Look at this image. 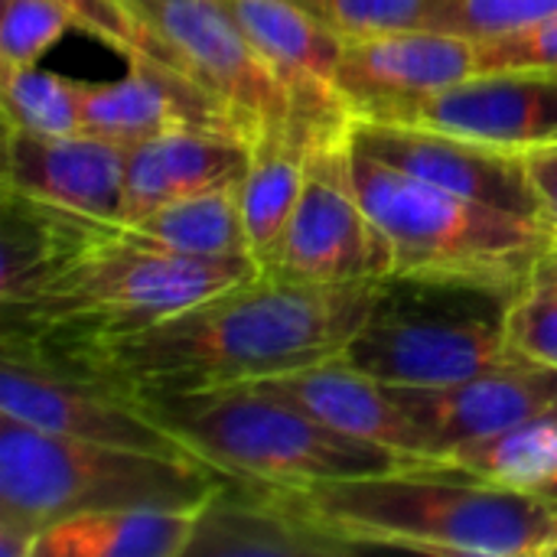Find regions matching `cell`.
<instances>
[{
  "label": "cell",
  "instance_id": "22",
  "mask_svg": "<svg viewBox=\"0 0 557 557\" xmlns=\"http://www.w3.org/2000/svg\"><path fill=\"white\" fill-rule=\"evenodd\" d=\"M199 509H104L49 525L33 557H183Z\"/></svg>",
  "mask_w": 557,
  "mask_h": 557
},
{
  "label": "cell",
  "instance_id": "18",
  "mask_svg": "<svg viewBox=\"0 0 557 557\" xmlns=\"http://www.w3.org/2000/svg\"><path fill=\"white\" fill-rule=\"evenodd\" d=\"M248 385L284 398L287 405L300 408L304 414L317 418L320 424L346 437L431 460L424 447V434L405 414V408L392 398L388 385L356 369L343 352L323 362L304 366L297 372L258 379Z\"/></svg>",
  "mask_w": 557,
  "mask_h": 557
},
{
  "label": "cell",
  "instance_id": "2",
  "mask_svg": "<svg viewBox=\"0 0 557 557\" xmlns=\"http://www.w3.org/2000/svg\"><path fill=\"white\" fill-rule=\"evenodd\" d=\"M20 202L36 232V268L3 304V339L75 346L144 330L261 271L251 255L202 258L127 238L114 222Z\"/></svg>",
  "mask_w": 557,
  "mask_h": 557
},
{
  "label": "cell",
  "instance_id": "6",
  "mask_svg": "<svg viewBox=\"0 0 557 557\" xmlns=\"http://www.w3.org/2000/svg\"><path fill=\"white\" fill-rule=\"evenodd\" d=\"M352 183L366 212L388 238L395 277L516 290L542 248L555 238L539 219L441 189L356 147Z\"/></svg>",
  "mask_w": 557,
  "mask_h": 557
},
{
  "label": "cell",
  "instance_id": "15",
  "mask_svg": "<svg viewBox=\"0 0 557 557\" xmlns=\"http://www.w3.org/2000/svg\"><path fill=\"white\" fill-rule=\"evenodd\" d=\"M476 75V39L454 29H401L346 39L336 91L349 114L421 98Z\"/></svg>",
  "mask_w": 557,
  "mask_h": 557
},
{
  "label": "cell",
  "instance_id": "3",
  "mask_svg": "<svg viewBox=\"0 0 557 557\" xmlns=\"http://www.w3.org/2000/svg\"><path fill=\"white\" fill-rule=\"evenodd\" d=\"M268 490L349 552L557 555V506L525 490H512L437 460L320 486Z\"/></svg>",
  "mask_w": 557,
  "mask_h": 557
},
{
  "label": "cell",
  "instance_id": "14",
  "mask_svg": "<svg viewBox=\"0 0 557 557\" xmlns=\"http://www.w3.org/2000/svg\"><path fill=\"white\" fill-rule=\"evenodd\" d=\"M127 147L88 131L39 134L3 127V193L39 206L117 222Z\"/></svg>",
  "mask_w": 557,
  "mask_h": 557
},
{
  "label": "cell",
  "instance_id": "8",
  "mask_svg": "<svg viewBox=\"0 0 557 557\" xmlns=\"http://www.w3.org/2000/svg\"><path fill=\"white\" fill-rule=\"evenodd\" d=\"M349 121L317 134L304 193L264 271L310 284H359L392 274L388 238L352 183Z\"/></svg>",
  "mask_w": 557,
  "mask_h": 557
},
{
  "label": "cell",
  "instance_id": "16",
  "mask_svg": "<svg viewBox=\"0 0 557 557\" xmlns=\"http://www.w3.org/2000/svg\"><path fill=\"white\" fill-rule=\"evenodd\" d=\"M261 62L284 85L290 111L313 121H343L349 108L336 91L343 36L297 0H222Z\"/></svg>",
  "mask_w": 557,
  "mask_h": 557
},
{
  "label": "cell",
  "instance_id": "30",
  "mask_svg": "<svg viewBox=\"0 0 557 557\" xmlns=\"http://www.w3.org/2000/svg\"><path fill=\"white\" fill-rule=\"evenodd\" d=\"M476 72H557V16L480 36Z\"/></svg>",
  "mask_w": 557,
  "mask_h": 557
},
{
  "label": "cell",
  "instance_id": "5",
  "mask_svg": "<svg viewBox=\"0 0 557 557\" xmlns=\"http://www.w3.org/2000/svg\"><path fill=\"white\" fill-rule=\"evenodd\" d=\"M144 405L196 460L235 483L300 490L428 463L424 457L346 437L248 382L144 398Z\"/></svg>",
  "mask_w": 557,
  "mask_h": 557
},
{
  "label": "cell",
  "instance_id": "13",
  "mask_svg": "<svg viewBox=\"0 0 557 557\" xmlns=\"http://www.w3.org/2000/svg\"><path fill=\"white\" fill-rule=\"evenodd\" d=\"M388 392L424 434L428 457L444 460L463 444L496 437L555 408L557 369L535 359H516L454 385H388Z\"/></svg>",
  "mask_w": 557,
  "mask_h": 557
},
{
  "label": "cell",
  "instance_id": "26",
  "mask_svg": "<svg viewBox=\"0 0 557 557\" xmlns=\"http://www.w3.org/2000/svg\"><path fill=\"white\" fill-rule=\"evenodd\" d=\"M343 39L401 29H450L460 0H297Z\"/></svg>",
  "mask_w": 557,
  "mask_h": 557
},
{
  "label": "cell",
  "instance_id": "11",
  "mask_svg": "<svg viewBox=\"0 0 557 557\" xmlns=\"http://www.w3.org/2000/svg\"><path fill=\"white\" fill-rule=\"evenodd\" d=\"M352 117L431 127L519 153L557 140V72H476L441 91L375 104Z\"/></svg>",
  "mask_w": 557,
  "mask_h": 557
},
{
  "label": "cell",
  "instance_id": "12",
  "mask_svg": "<svg viewBox=\"0 0 557 557\" xmlns=\"http://www.w3.org/2000/svg\"><path fill=\"white\" fill-rule=\"evenodd\" d=\"M349 140L356 150L372 153L424 183H434L441 189L470 196L476 202L545 222L542 199L516 150L490 147L480 140L457 137V134L431 131V127L369 121V117L349 121Z\"/></svg>",
  "mask_w": 557,
  "mask_h": 557
},
{
  "label": "cell",
  "instance_id": "19",
  "mask_svg": "<svg viewBox=\"0 0 557 557\" xmlns=\"http://www.w3.org/2000/svg\"><path fill=\"white\" fill-rule=\"evenodd\" d=\"M251 137L212 127H173L127 147L121 219L137 222L166 202L242 183Z\"/></svg>",
  "mask_w": 557,
  "mask_h": 557
},
{
  "label": "cell",
  "instance_id": "20",
  "mask_svg": "<svg viewBox=\"0 0 557 557\" xmlns=\"http://www.w3.org/2000/svg\"><path fill=\"white\" fill-rule=\"evenodd\" d=\"M186 555H352L268 486L225 480L202 506Z\"/></svg>",
  "mask_w": 557,
  "mask_h": 557
},
{
  "label": "cell",
  "instance_id": "29",
  "mask_svg": "<svg viewBox=\"0 0 557 557\" xmlns=\"http://www.w3.org/2000/svg\"><path fill=\"white\" fill-rule=\"evenodd\" d=\"M62 3L72 10L75 26H82L85 33L108 42L127 62H147V65L180 72L176 62L170 59L166 46L134 16V10L124 0H62Z\"/></svg>",
  "mask_w": 557,
  "mask_h": 557
},
{
  "label": "cell",
  "instance_id": "7",
  "mask_svg": "<svg viewBox=\"0 0 557 557\" xmlns=\"http://www.w3.org/2000/svg\"><path fill=\"white\" fill-rule=\"evenodd\" d=\"M509 297L512 290L486 284L392 274L343 356L372 379L408 388L454 385L529 359L509 343Z\"/></svg>",
  "mask_w": 557,
  "mask_h": 557
},
{
  "label": "cell",
  "instance_id": "9",
  "mask_svg": "<svg viewBox=\"0 0 557 557\" xmlns=\"http://www.w3.org/2000/svg\"><path fill=\"white\" fill-rule=\"evenodd\" d=\"M0 414L104 447L196 460L144 401L16 339H3Z\"/></svg>",
  "mask_w": 557,
  "mask_h": 557
},
{
  "label": "cell",
  "instance_id": "32",
  "mask_svg": "<svg viewBox=\"0 0 557 557\" xmlns=\"http://www.w3.org/2000/svg\"><path fill=\"white\" fill-rule=\"evenodd\" d=\"M525 170H529V180L542 199V209H545V222L552 225V232L557 235V140L548 144H535V147H525L519 150Z\"/></svg>",
  "mask_w": 557,
  "mask_h": 557
},
{
  "label": "cell",
  "instance_id": "28",
  "mask_svg": "<svg viewBox=\"0 0 557 557\" xmlns=\"http://www.w3.org/2000/svg\"><path fill=\"white\" fill-rule=\"evenodd\" d=\"M69 26L75 16L62 0H3L0 65H36Z\"/></svg>",
  "mask_w": 557,
  "mask_h": 557
},
{
  "label": "cell",
  "instance_id": "23",
  "mask_svg": "<svg viewBox=\"0 0 557 557\" xmlns=\"http://www.w3.org/2000/svg\"><path fill=\"white\" fill-rule=\"evenodd\" d=\"M242 183L209 189L160 206L157 212L137 222H114L127 238H137L153 248H170L202 258H232L251 255L245 219H242Z\"/></svg>",
  "mask_w": 557,
  "mask_h": 557
},
{
  "label": "cell",
  "instance_id": "31",
  "mask_svg": "<svg viewBox=\"0 0 557 557\" xmlns=\"http://www.w3.org/2000/svg\"><path fill=\"white\" fill-rule=\"evenodd\" d=\"M548 16H557V0H460L450 29L480 39L519 26H532Z\"/></svg>",
  "mask_w": 557,
  "mask_h": 557
},
{
  "label": "cell",
  "instance_id": "25",
  "mask_svg": "<svg viewBox=\"0 0 557 557\" xmlns=\"http://www.w3.org/2000/svg\"><path fill=\"white\" fill-rule=\"evenodd\" d=\"M3 127L39 134L82 131V82L39 65H0Z\"/></svg>",
  "mask_w": 557,
  "mask_h": 557
},
{
  "label": "cell",
  "instance_id": "17",
  "mask_svg": "<svg viewBox=\"0 0 557 557\" xmlns=\"http://www.w3.org/2000/svg\"><path fill=\"white\" fill-rule=\"evenodd\" d=\"M173 127H212L251 137L238 117L180 72L127 62L114 82H82V131L134 147Z\"/></svg>",
  "mask_w": 557,
  "mask_h": 557
},
{
  "label": "cell",
  "instance_id": "10",
  "mask_svg": "<svg viewBox=\"0 0 557 557\" xmlns=\"http://www.w3.org/2000/svg\"><path fill=\"white\" fill-rule=\"evenodd\" d=\"M176 69L219 98L251 134L287 117L290 98L222 0H124Z\"/></svg>",
  "mask_w": 557,
  "mask_h": 557
},
{
  "label": "cell",
  "instance_id": "21",
  "mask_svg": "<svg viewBox=\"0 0 557 557\" xmlns=\"http://www.w3.org/2000/svg\"><path fill=\"white\" fill-rule=\"evenodd\" d=\"M352 117V114H349ZM343 117V121H349ZM343 121H313L290 111L287 117L261 127L251 140V160L242 176V219L251 245V258L264 268L297 209L307 180V157L317 140L333 124Z\"/></svg>",
  "mask_w": 557,
  "mask_h": 557
},
{
  "label": "cell",
  "instance_id": "4",
  "mask_svg": "<svg viewBox=\"0 0 557 557\" xmlns=\"http://www.w3.org/2000/svg\"><path fill=\"white\" fill-rule=\"evenodd\" d=\"M222 483L196 460L104 447L0 414V557H33L36 539L69 516L199 509Z\"/></svg>",
  "mask_w": 557,
  "mask_h": 557
},
{
  "label": "cell",
  "instance_id": "24",
  "mask_svg": "<svg viewBox=\"0 0 557 557\" xmlns=\"http://www.w3.org/2000/svg\"><path fill=\"white\" fill-rule=\"evenodd\" d=\"M437 463H450L483 480L525 490L557 506V405L512 431L463 444Z\"/></svg>",
  "mask_w": 557,
  "mask_h": 557
},
{
  "label": "cell",
  "instance_id": "27",
  "mask_svg": "<svg viewBox=\"0 0 557 557\" xmlns=\"http://www.w3.org/2000/svg\"><path fill=\"white\" fill-rule=\"evenodd\" d=\"M506 330L522 356L557 369V235L512 290Z\"/></svg>",
  "mask_w": 557,
  "mask_h": 557
},
{
  "label": "cell",
  "instance_id": "1",
  "mask_svg": "<svg viewBox=\"0 0 557 557\" xmlns=\"http://www.w3.org/2000/svg\"><path fill=\"white\" fill-rule=\"evenodd\" d=\"M382 281L310 284L261 268L144 330L36 349L137 401L245 385L339 356Z\"/></svg>",
  "mask_w": 557,
  "mask_h": 557
}]
</instances>
